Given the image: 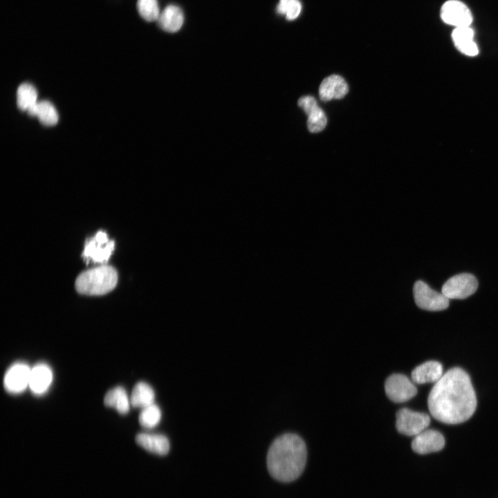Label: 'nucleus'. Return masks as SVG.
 I'll return each mask as SVG.
<instances>
[{"label": "nucleus", "instance_id": "f257e3e1", "mask_svg": "<svg viewBox=\"0 0 498 498\" xmlns=\"http://www.w3.org/2000/svg\"><path fill=\"white\" fill-rule=\"evenodd\" d=\"M477 397L469 375L459 367L447 371L434 383L427 398L431 415L446 424L468 420L477 407Z\"/></svg>", "mask_w": 498, "mask_h": 498}, {"label": "nucleus", "instance_id": "f03ea898", "mask_svg": "<svg viewBox=\"0 0 498 498\" xmlns=\"http://www.w3.org/2000/svg\"><path fill=\"white\" fill-rule=\"evenodd\" d=\"M307 451L303 439L295 434L286 433L275 439L267 454L270 474L282 482H290L302 473Z\"/></svg>", "mask_w": 498, "mask_h": 498}, {"label": "nucleus", "instance_id": "7ed1b4c3", "mask_svg": "<svg viewBox=\"0 0 498 498\" xmlns=\"http://www.w3.org/2000/svg\"><path fill=\"white\" fill-rule=\"evenodd\" d=\"M118 273L111 266L103 264L82 272L75 280V288L81 294L102 295L111 291L118 282Z\"/></svg>", "mask_w": 498, "mask_h": 498}, {"label": "nucleus", "instance_id": "20e7f679", "mask_svg": "<svg viewBox=\"0 0 498 498\" xmlns=\"http://www.w3.org/2000/svg\"><path fill=\"white\" fill-rule=\"evenodd\" d=\"M413 294L416 305L422 309L439 311L449 306V299L443 293L433 290L423 281L415 282Z\"/></svg>", "mask_w": 498, "mask_h": 498}, {"label": "nucleus", "instance_id": "39448f33", "mask_svg": "<svg viewBox=\"0 0 498 498\" xmlns=\"http://www.w3.org/2000/svg\"><path fill=\"white\" fill-rule=\"evenodd\" d=\"M396 427L402 434L415 436L429 426L430 418L425 413L402 408L396 413Z\"/></svg>", "mask_w": 498, "mask_h": 498}, {"label": "nucleus", "instance_id": "423d86ee", "mask_svg": "<svg viewBox=\"0 0 498 498\" xmlns=\"http://www.w3.org/2000/svg\"><path fill=\"white\" fill-rule=\"evenodd\" d=\"M385 390L387 397L394 403L406 402L417 394L414 382L401 374L389 376L385 381Z\"/></svg>", "mask_w": 498, "mask_h": 498}, {"label": "nucleus", "instance_id": "0eeeda50", "mask_svg": "<svg viewBox=\"0 0 498 498\" xmlns=\"http://www.w3.org/2000/svg\"><path fill=\"white\" fill-rule=\"evenodd\" d=\"M477 278L470 273H461L450 277L443 285L441 293L450 299H465L476 292Z\"/></svg>", "mask_w": 498, "mask_h": 498}, {"label": "nucleus", "instance_id": "6e6552de", "mask_svg": "<svg viewBox=\"0 0 498 498\" xmlns=\"http://www.w3.org/2000/svg\"><path fill=\"white\" fill-rule=\"evenodd\" d=\"M114 241L109 240L105 232L98 231L86 242L82 256L94 263H107L114 249Z\"/></svg>", "mask_w": 498, "mask_h": 498}, {"label": "nucleus", "instance_id": "1a4fd4ad", "mask_svg": "<svg viewBox=\"0 0 498 498\" xmlns=\"http://www.w3.org/2000/svg\"><path fill=\"white\" fill-rule=\"evenodd\" d=\"M441 17L445 23L456 28L470 26L472 22L469 8L457 0H449L443 3L441 8Z\"/></svg>", "mask_w": 498, "mask_h": 498}, {"label": "nucleus", "instance_id": "9d476101", "mask_svg": "<svg viewBox=\"0 0 498 498\" xmlns=\"http://www.w3.org/2000/svg\"><path fill=\"white\" fill-rule=\"evenodd\" d=\"M297 104L308 116L306 124L309 131L317 133L325 128L327 123L326 114L318 106L314 97L311 95L301 97Z\"/></svg>", "mask_w": 498, "mask_h": 498}, {"label": "nucleus", "instance_id": "9b49d317", "mask_svg": "<svg viewBox=\"0 0 498 498\" xmlns=\"http://www.w3.org/2000/svg\"><path fill=\"white\" fill-rule=\"evenodd\" d=\"M444 445L445 439L442 434L431 429H425L414 436L411 445L413 451L419 454L438 452Z\"/></svg>", "mask_w": 498, "mask_h": 498}, {"label": "nucleus", "instance_id": "f8f14e48", "mask_svg": "<svg viewBox=\"0 0 498 498\" xmlns=\"http://www.w3.org/2000/svg\"><path fill=\"white\" fill-rule=\"evenodd\" d=\"M31 369L25 363L17 362L6 371L3 385L6 391L12 394L23 391L29 385Z\"/></svg>", "mask_w": 498, "mask_h": 498}, {"label": "nucleus", "instance_id": "ddd939ff", "mask_svg": "<svg viewBox=\"0 0 498 498\" xmlns=\"http://www.w3.org/2000/svg\"><path fill=\"white\" fill-rule=\"evenodd\" d=\"M349 91V86L344 79L338 75L325 77L319 87V96L323 102L333 99H341Z\"/></svg>", "mask_w": 498, "mask_h": 498}, {"label": "nucleus", "instance_id": "4468645a", "mask_svg": "<svg viewBox=\"0 0 498 498\" xmlns=\"http://www.w3.org/2000/svg\"><path fill=\"white\" fill-rule=\"evenodd\" d=\"M443 375L442 365L438 361L429 360L415 367L412 371L411 378L416 384L435 383Z\"/></svg>", "mask_w": 498, "mask_h": 498}, {"label": "nucleus", "instance_id": "2eb2a0df", "mask_svg": "<svg viewBox=\"0 0 498 498\" xmlns=\"http://www.w3.org/2000/svg\"><path fill=\"white\" fill-rule=\"evenodd\" d=\"M136 441L147 451L158 455L167 454L170 448L167 437L163 434L140 433L136 436Z\"/></svg>", "mask_w": 498, "mask_h": 498}, {"label": "nucleus", "instance_id": "dca6fc26", "mask_svg": "<svg viewBox=\"0 0 498 498\" xmlns=\"http://www.w3.org/2000/svg\"><path fill=\"white\" fill-rule=\"evenodd\" d=\"M53 373L45 364H38L30 370L28 387L37 395L44 393L51 384Z\"/></svg>", "mask_w": 498, "mask_h": 498}, {"label": "nucleus", "instance_id": "f3484780", "mask_svg": "<svg viewBox=\"0 0 498 498\" xmlns=\"http://www.w3.org/2000/svg\"><path fill=\"white\" fill-rule=\"evenodd\" d=\"M452 37L456 48L462 53L468 56L478 54V48L473 41L474 32L470 26L455 28Z\"/></svg>", "mask_w": 498, "mask_h": 498}, {"label": "nucleus", "instance_id": "a211bd4d", "mask_svg": "<svg viewBox=\"0 0 498 498\" xmlns=\"http://www.w3.org/2000/svg\"><path fill=\"white\" fill-rule=\"evenodd\" d=\"M158 24L160 28L169 33H175L182 26L184 16L177 6L169 5L160 14Z\"/></svg>", "mask_w": 498, "mask_h": 498}, {"label": "nucleus", "instance_id": "6ab92c4d", "mask_svg": "<svg viewBox=\"0 0 498 498\" xmlns=\"http://www.w3.org/2000/svg\"><path fill=\"white\" fill-rule=\"evenodd\" d=\"M27 112L30 116H37L40 122L46 126H53L58 122L57 110L48 100L38 101Z\"/></svg>", "mask_w": 498, "mask_h": 498}, {"label": "nucleus", "instance_id": "aec40b11", "mask_svg": "<svg viewBox=\"0 0 498 498\" xmlns=\"http://www.w3.org/2000/svg\"><path fill=\"white\" fill-rule=\"evenodd\" d=\"M155 393L152 387L145 382H138L133 387L130 403L135 407L145 408L154 403Z\"/></svg>", "mask_w": 498, "mask_h": 498}, {"label": "nucleus", "instance_id": "412c9836", "mask_svg": "<svg viewBox=\"0 0 498 498\" xmlns=\"http://www.w3.org/2000/svg\"><path fill=\"white\" fill-rule=\"evenodd\" d=\"M104 403L106 406L115 408L121 414L129 412L131 404L125 389L122 387L110 389L104 396Z\"/></svg>", "mask_w": 498, "mask_h": 498}, {"label": "nucleus", "instance_id": "4be33fe9", "mask_svg": "<svg viewBox=\"0 0 498 498\" xmlns=\"http://www.w3.org/2000/svg\"><path fill=\"white\" fill-rule=\"evenodd\" d=\"M37 91L29 83L21 84L17 92V103L21 111H28L37 102Z\"/></svg>", "mask_w": 498, "mask_h": 498}, {"label": "nucleus", "instance_id": "5701e85b", "mask_svg": "<svg viewBox=\"0 0 498 498\" xmlns=\"http://www.w3.org/2000/svg\"><path fill=\"white\" fill-rule=\"evenodd\" d=\"M161 419V411L159 407L155 403L142 408L140 416V424L145 428H153L156 427Z\"/></svg>", "mask_w": 498, "mask_h": 498}, {"label": "nucleus", "instance_id": "b1692460", "mask_svg": "<svg viewBox=\"0 0 498 498\" xmlns=\"http://www.w3.org/2000/svg\"><path fill=\"white\" fill-rule=\"evenodd\" d=\"M138 12L147 21L158 20L160 12L156 0H138Z\"/></svg>", "mask_w": 498, "mask_h": 498}, {"label": "nucleus", "instance_id": "393cba45", "mask_svg": "<svg viewBox=\"0 0 498 498\" xmlns=\"http://www.w3.org/2000/svg\"><path fill=\"white\" fill-rule=\"evenodd\" d=\"M302 10V4L299 0H279L277 11L286 18L292 21L297 18Z\"/></svg>", "mask_w": 498, "mask_h": 498}]
</instances>
